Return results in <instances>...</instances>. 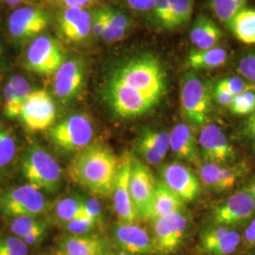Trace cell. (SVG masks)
<instances>
[{
	"label": "cell",
	"mask_w": 255,
	"mask_h": 255,
	"mask_svg": "<svg viewBox=\"0 0 255 255\" xmlns=\"http://www.w3.org/2000/svg\"><path fill=\"white\" fill-rule=\"evenodd\" d=\"M120 166V158L107 146L90 144L80 150L68 168L73 182L94 195L113 194Z\"/></svg>",
	"instance_id": "6da1fadb"
},
{
	"label": "cell",
	"mask_w": 255,
	"mask_h": 255,
	"mask_svg": "<svg viewBox=\"0 0 255 255\" xmlns=\"http://www.w3.org/2000/svg\"><path fill=\"white\" fill-rule=\"evenodd\" d=\"M112 79L158 101L165 89L163 66L150 54L139 55L128 60L119 66Z\"/></svg>",
	"instance_id": "7a4b0ae2"
},
{
	"label": "cell",
	"mask_w": 255,
	"mask_h": 255,
	"mask_svg": "<svg viewBox=\"0 0 255 255\" xmlns=\"http://www.w3.org/2000/svg\"><path fill=\"white\" fill-rule=\"evenodd\" d=\"M21 170L29 185L39 190L54 193L62 185V169L45 148L28 147L22 157Z\"/></svg>",
	"instance_id": "3957f363"
},
{
	"label": "cell",
	"mask_w": 255,
	"mask_h": 255,
	"mask_svg": "<svg viewBox=\"0 0 255 255\" xmlns=\"http://www.w3.org/2000/svg\"><path fill=\"white\" fill-rule=\"evenodd\" d=\"M181 106L185 118L196 126L209 123L211 92L207 83L194 73L186 74L181 85Z\"/></svg>",
	"instance_id": "277c9868"
},
{
	"label": "cell",
	"mask_w": 255,
	"mask_h": 255,
	"mask_svg": "<svg viewBox=\"0 0 255 255\" xmlns=\"http://www.w3.org/2000/svg\"><path fill=\"white\" fill-rule=\"evenodd\" d=\"M94 127L91 119L75 114L51 127L49 137L55 146L64 151H80L91 144Z\"/></svg>",
	"instance_id": "5b68a950"
},
{
	"label": "cell",
	"mask_w": 255,
	"mask_h": 255,
	"mask_svg": "<svg viewBox=\"0 0 255 255\" xmlns=\"http://www.w3.org/2000/svg\"><path fill=\"white\" fill-rule=\"evenodd\" d=\"M64 49L50 36H39L31 41L24 59L27 71L42 76L56 73L64 61Z\"/></svg>",
	"instance_id": "8992f818"
},
{
	"label": "cell",
	"mask_w": 255,
	"mask_h": 255,
	"mask_svg": "<svg viewBox=\"0 0 255 255\" xmlns=\"http://www.w3.org/2000/svg\"><path fill=\"white\" fill-rule=\"evenodd\" d=\"M152 221V242L154 253L159 255L173 254L185 237L189 220L182 212H175Z\"/></svg>",
	"instance_id": "52a82bcc"
},
{
	"label": "cell",
	"mask_w": 255,
	"mask_h": 255,
	"mask_svg": "<svg viewBox=\"0 0 255 255\" xmlns=\"http://www.w3.org/2000/svg\"><path fill=\"white\" fill-rule=\"evenodd\" d=\"M107 95L112 109L119 117L126 119L145 114L159 101L114 79L110 80Z\"/></svg>",
	"instance_id": "ba28073f"
},
{
	"label": "cell",
	"mask_w": 255,
	"mask_h": 255,
	"mask_svg": "<svg viewBox=\"0 0 255 255\" xmlns=\"http://www.w3.org/2000/svg\"><path fill=\"white\" fill-rule=\"evenodd\" d=\"M47 203L43 194L35 187L26 184L12 188L0 197V210L10 218L41 215Z\"/></svg>",
	"instance_id": "9c48e42d"
},
{
	"label": "cell",
	"mask_w": 255,
	"mask_h": 255,
	"mask_svg": "<svg viewBox=\"0 0 255 255\" xmlns=\"http://www.w3.org/2000/svg\"><path fill=\"white\" fill-rule=\"evenodd\" d=\"M50 21V15L45 9L26 6L11 12L8 20V30L16 42L26 43L39 37Z\"/></svg>",
	"instance_id": "30bf717a"
},
{
	"label": "cell",
	"mask_w": 255,
	"mask_h": 255,
	"mask_svg": "<svg viewBox=\"0 0 255 255\" xmlns=\"http://www.w3.org/2000/svg\"><path fill=\"white\" fill-rule=\"evenodd\" d=\"M19 118L29 131L46 130L56 119L54 101L45 90L32 91L24 101Z\"/></svg>",
	"instance_id": "8fae6325"
},
{
	"label": "cell",
	"mask_w": 255,
	"mask_h": 255,
	"mask_svg": "<svg viewBox=\"0 0 255 255\" xmlns=\"http://www.w3.org/2000/svg\"><path fill=\"white\" fill-rule=\"evenodd\" d=\"M255 200L247 189L231 195L212 211L215 225L233 227L255 218Z\"/></svg>",
	"instance_id": "7c38bea8"
},
{
	"label": "cell",
	"mask_w": 255,
	"mask_h": 255,
	"mask_svg": "<svg viewBox=\"0 0 255 255\" xmlns=\"http://www.w3.org/2000/svg\"><path fill=\"white\" fill-rule=\"evenodd\" d=\"M198 144L205 162L225 165L236 159L235 147L222 128L216 124L207 123L201 127Z\"/></svg>",
	"instance_id": "4fadbf2b"
},
{
	"label": "cell",
	"mask_w": 255,
	"mask_h": 255,
	"mask_svg": "<svg viewBox=\"0 0 255 255\" xmlns=\"http://www.w3.org/2000/svg\"><path fill=\"white\" fill-rule=\"evenodd\" d=\"M86 78V64L81 58L64 61L54 74L53 93L63 104L73 101L82 91Z\"/></svg>",
	"instance_id": "5bb4252c"
},
{
	"label": "cell",
	"mask_w": 255,
	"mask_h": 255,
	"mask_svg": "<svg viewBox=\"0 0 255 255\" xmlns=\"http://www.w3.org/2000/svg\"><path fill=\"white\" fill-rule=\"evenodd\" d=\"M153 174L149 167L139 161L132 160L129 175V195L139 219H146L156 186Z\"/></svg>",
	"instance_id": "9a60e30c"
},
{
	"label": "cell",
	"mask_w": 255,
	"mask_h": 255,
	"mask_svg": "<svg viewBox=\"0 0 255 255\" xmlns=\"http://www.w3.org/2000/svg\"><path fill=\"white\" fill-rule=\"evenodd\" d=\"M161 177L164 185L183 202L196 200L201 191L199 178L182 163L165 164L162 167Z\"/></svg>",
	"instance_id": "2e32d148"
},
{
	"label": "cell",
	"mask_w": 255,
	"mask_h": 255,
	"mask_svg": "<svg viewBox=\"0 0 255 255\" xmlns=\"http://www.w3.org/2000/svg\"><path fill=\"white\" fill-rule=\"evenodd\" d=\"M132 158L129 155H123L120 158L118 178L113 191L114 209L119 218V222L132 223L139 219L129 195V175L131 170Z\"/></svg>",
	"instance_id": "e0dca14e"
},
{
	"label": "cell",
	"mask_w": 255,
	"mask_h": 255,
	"mask_svg": "<svg viewBox=\"0 0 255 255\" xmlns=\"http://www.w3.org/2000/svg\"><path fill=\"white\" fill-rule=\"evenodd\" d=\"M114 238L119 249L132 255H147L154 253L151 236L136 222H119L114 231Z\"/></svg>",
	"instance_id": "ac0fdd59"
},
{
	"label": "cell",
	"mask_w": 255,
	"mask_h": 255,
	"mask_svg": "<svg viewBox=\"0 0 255 255\" xmlns=\"http://www.w3.org/2000/svg\"><path fill=\"white\" fill-rule=\"evenodd\" d=\"M241 244V236L232 227L215 225L201 236V252L210 255H232Z\"/></svg>",
	"instance_id": "d6986e66"
},
{
	"label": "cell",
	"mask_w": 255,
	"mask_h": 255,
	"mask_svg": "<svg viewBox=\"0 0 255 255\" xmlns=\"http://www.w3.org/2000/svg\"><path fill=\"white\" fill-rule=\"evenodd\" d=\"M169 148L173 154L197 167L201 164V155L198 140L191 128L185 124H177L169 133Z\"/></svg>",
	"instance_id": "ffe728a7"
},
{
	"label": "cell",
	"mask_w": 255,
	"mask_h": 255,
	"mask_svg": "<svg viewBox=\"0 0 255 255\" xmlns=\"http://www.w3.org/2000/svg\"><path fill=\"white\" fill-rule=\"evenodd\" d=\"M107 242L101 237L87 236H66L57 247L56 255H106Z\"/></svg>",
	"instance_id": "44dd1931"
},
{
	"label": "cell",
	"mask_w": 255,
	"mask_h": 255,
	"mask_svg": "<svg viewBox=\"0 0 255 255\" xmlns=\"http://www.w3.org/2000/svg\"><path fill=\"white\" fill-rule=\"evenodd\" d=\"M138 150L147 164H160L169 150V133L146 130L139 139Z\"/></svg>",
	"instance_id": "7402d4cb"
},
{
	"label": "cell",
	"mask_w": 255,
	"mask_h": 255,
	"mask_svg": "<svg viewBox=\"0 0 255 255\" xmlns=\"http://www.w3.org/2000/svg\"><path fill=\"white\" fill-rule=\"evenodd\" d=\"M184 202L162 182H156L154 194L146 219L153 220L183 210Z\"/></svg>",
	"instance_id": "603a6c76"
},
{
	"label": "cell",
	"mask_w": 255,
	"mask_h": 255,
	"mask_svg": "<svg viewBox=\"0 0 255 255\" xmlns=\"http://www.w3.org/2000/svg\"><path fill=\"white\" fill-rule=\"evenodd\" d=\"M189 37L196 49L204 50L217 46L222 38V32L212 19L200 15L192 26Z\"/></svg>",
	"instance_id": "cb8c5ba5"
},
{
	"label": "cell",
	"mask_w": 255,
	"mask_h": 255,
	"mask_svg": "<svg viewBox=\"0 0 255 255\" xmlns=\"http://www.w3.org/2000/svg\"><path fill=\"white\" fill-rule=\"evenodd\" d=\"M228 60V52L222 47L195 49L187 56L186 64L194 70H210L222 66Z\"/></svg>",
	"instance_id": "d4e9b609"
},
{
	"label": "cell",
	"mask_w": 255,
	"mask_h": 255,
	"mask_svg": "<svg viewBox=\"0 0 255 255\" xmlns=\"http://www.w3.org/2000/svg\"><path fill=\"white\" fill-rule=\"evenodd\" d=\"M227 26L238 41L255 45V9L244 8L239 10Z\"/></svg>",
	"instance_id": "484cf974"
},
{
	"label": "cell",
	"mask_w": 255,
	"mask_h": 255,
	"mask_svg": "<svg viewBox=\"0 0 255 255\" xmlns=\"http://www.w3.org/2000/svg\"><path fill=\"white\" fill-rule=\"evenodd\" d=\"M17 153L15 135L8 128L0 126V174L13 163Z\"/></svg>",
	"instance_id": "4316f807"
},
{
	"label": "cell",
	"mask_w": 255,
	"mask_h": 255,
	"mask_svg": "<svg viewBox=\"0 0 255 255\" xmlns=\"http://www.w3.org/2000/svg\"><path fill=\"white\" fill-rule=\"evenodd\" d=\"M91 12L83 9L79 20L60 36L67 43H81L91 33Z\"/></svg>",
	"instance_id": "83f0119b"
},
{
	"label": "cell",
	"mask_w": 255,
	"mask_h": 255,
	"mask_svg": "<svg viewBox=\"0 0 255 255\" xmlns=\"http://www.w3.org/2000/svg\"><path fill=\"white\" fill-rule=\"evenodd\" d=\"M54 215L56 219L63 224L72 219L84 217L82 211V199L64 198L55 205Z\"/></svg>",
	"instance_id": "f1b7e54d"
},
{
	"label": "cell",
	"mask_w": 255,
	"mask_h": 255,
	"mask_svg": "<svg viewBox=\"0 0 255 255\" xmlns=\"http://www.w3.org/2000/svg\"><path fill=\"white\" fill-rule=\"evenodd\" d=\"M248 170V164L244 162L237 164H225L221 166L217 192L227 191L232 189Z\"/></svg>",
	"instance_id": "f546056e"
},
{
	"label": "cell",
	"mask_w": 255,
	"mask_h": 255,
	"mask_svg": "<svg viewBox=\"0 0 255 255\" xmlns=\"http://www.w3.org/2000/svg\"><path fill=\"white\" fill-rule=\"evenodd\" d=\"M247 0H210V7L216 17L228 25L237 12L244 9Z\"/></svg>",
	"instance_id": "4dcf8cb0"
},
{
	"label": "cell",
	"mask_w": 255,
	"mask_h": 255,
	"mask_svg": "<svg viewBox=\"0 0 255 255\" xmlns=\"http://www.w3.org/2000/svg\"><path fill=\"white\" fill-rule=\"evenodd\" d=\"M170 6V21L168 29L182 27L192 17L194 0H168Z\"/></svg>",
	"instance_id": "1f68e13d"
},
{
	"label": "cell",
	"mask_w": 255,
	"mask_h": 255,
	"mask_svg": "<svg viewBox=\"0 0 255 255\" xmlns=\"http://www.w3.org/2000/svg\"><path fill=\"white\" fill-rule=\"evenodd\" d=\"M9 229L14 236L22 238L33 232L46 230V224L33 217H17L11 220Z\"/></svg>",
	"instance_id": "d6a6232c"
},
{
	"label": "cell",
	"mask_w": 255,
	"mask_h": 255,
	"mask_svg": "<svg viewBox=\"0 0 255 255\" xmlns=\"http://www.w3.org/2000/svg\"><path fill=\"white\" fill-rule=\"evenodd\" d=\"M237 116H248L255 113V91H248L236 96L229 106Z\"/></svg>",
	"instance_id": "836d02e7"
},
{
	"label": "cell",
	"mask_w": 255,
	"mask_h": 255,
	"mask_svg": "<svg viewBox=\"0 0 255 255\" xmlns=\"http://www.w3.org/2000/svg\"><path fill=\"white\" fill-rule=\"evenodd\" d=\"M221 166L210 162H205L198 166L199 180L206 188L217 191Z\"/></svg>",
	"instance_id": "e575fe53"
},
{
	"label": "cell",
	"mask_w": 255,
	"mask_h": 255,
	"mask_svg": "<svg viewBox=\"0 0 255 255\" xmlns=\"http://www.w3.org/2000/svg\"><path fill=\"white\" fill-rule=\"evenodd\" d=\"M217 88L225 90L232 94L234 97L248 91H255V85L247 82L241 77H231L220 80L217 85Z\"/></svg>",
	"instance_id": "d590c367"
},
{
	"label": "cell",
	"mask_w": 255,
	"mask_h": 255,
	"mask_svg": "<svg viewBox=\"0 0 255 255\" xmlns=\"http://www.w3.org/2000/svg\"><path fill=\"white\" fill-rule=\"evenodd\" d=\"M101 221L89 219L87 217H82L78 219H72L68 222H65L64 229L73 236H85L93 232L100 225Z\"/></svg>",
	"instance_id": "8d00e7d4"
},
{
	"label": "cell",
	"mask_w": 255,
	"mask_h": 255,
	"mask_svg": "<svg viewBox=\"0 0 255 255\" xmlns=\"http://www.w3.org/2000/svg\"><path fill=\"white\" fill-rule=\"evenodd\" d=\"M7 83L15 101L22 107L24 101H26L28 95L32 92L29 82H27L25 77L21 75H13L9 78Z\"/></svg>",
	"instance_id": "74e56055"
},
{
	"label": "cell",
	"mask_w": 255,
	"mask_h": 255,
	"mask_svg": "<svg viewBox=\"0 0 255 255\" xmlns=\"http://www.w3.org/2000/svg\"><path fill=\"white\" fill-rule=\"evenodd\" d=\"M28 246L19 237H0V254L8 255H27Z\"/></svg>",
	"instance_id": "f35d334b"
},
{
	"label": "cell",
	"mask_w": 255,
	"mask_h": 255,
	"mask_svg": "<svg viewBox=\"0 0 255 255\" xmlns=\"http://www.w3.org/2000/svg\"><path fill=\"white\" fill-rule=\"evenodd\" d=\"M237 71L241 78L255 85V51L244 55L239 60Z\"/></svg>",
	"instance_id": "ab89813d"
},
{
	"label": "cell",
	"mask_w": 255,
	"mask_h": 255,
	"mask_svg": "<svg viewBox=\"0 0 255 255\" xmlns=\"http://www.w3.org/2000/svg\"><path fill=\"white\" fill-rule=\"evenodd\" d=\"M83 9L82 8H64L58 17V32L62 35L64 31H66L69 27H72L74 24L79 20L82 15Z\"/></svg>",
	"instance_id": "60d3db41"
},
{
	"label": "cell",
	"mask_w": 255,
	"mask_h": 255,
	"mask_svg": "<svg viewBox=\"0 0 255 255\" xmlns=\"http://www.w3.org/2000/svg\"><path fill=\"white\" fill-rule=\"evenodd\" d=\"M107 21L106 24L110 27L118 28L131 29L133 21L128 16L127 14L119 9L105 8Z\"/></svg>",
	"instance_id": "b9f144b4"
},
{
	"label": "cell",
	"mask_w": 255,
	"mask_h": 255,
	"mask_svg": "<svg viewBox=\"0 0 255 255\" xmlns=\"http://www.w3.org/2000/svg\"><path fill=\"white\" fill-rule=\"evenodd\" d=\"M3 99H4V104H3L4 116L9 119L19 118L22 107L19 105L17 101H15L7 82L3 87Z\"/></svg>",
	"instance_id": "7bdbcfd3"
},
{
	"label": "cell",
	"mask_w": 255,
	"mask_h": 255,
	"mask_svg": "<svg viewBox=\"0 0 255 255\" xmlns=\"http://www.w3.org/2000/svg\"><path fill=\"white\" fill-rule=\"evenodd\" d=\"M152 12L156 22L161 27L168 29L170 21V6L168 0H156Z\"/></svg>",
	"instance_id": "ee69618b"
},
{
	"label": "cell",
	"mask_w": 255,
	"mask_h": 255,
	"mask_svg": "<svg viewBox=\"0 0 255 255\" xmlns=\"http://www.w3.org/2000/svg\"><path fill=\"white\" fill-rule=\"evenodd\" d=\"M82 211L84 217L101 222L102 209L101 203L96 199H82Z\"/></svg>",
	"instance_id": "f6af8a7d"
},
{
	"label": "cell",
	"mask_w": 255,
	"mask_h": 255,
	"mask_svg": "<svg viewBox=\"0 0 255 255\" xmlns=\"http://www.w3.org/2000/svg\"><path fill=\"white\" fill-rule=\"evenodd\" d=\"M106 21H107V17H106L105 8L94 10V12L92 14L91 26V33L93 34V36L97 37V38L101 36L102 31L106 26Z\"/></svg>",
	"instance_id": "bcb514c9"
},
{
	"label": "cell",
	"mask_w": 255,
	"mask_h": 255,
	"mask_svg": "<svg viewBox=\"0 0 255 255\" xmlns=\"http://www.w3.org/2000/svg\"><path fill=\"white\" fill-rule=\"evenodd\" d=\"M130 29L126 28H118V27H110L107 24L104 27L101 38L106 43H113L120 41L127 36Z\"/></svg>",
	"instance_id": "7dc6e473"
},
{
	"label": "cell",
	"mask_w": 255,
	"mask_h": 255,
	"mask_svg": "<svg viewBox=\"0 0 255 255\" xmlns=\"http://www.w3.org/2000/svg\"><path fill=\"white\" fill-rule=\"evenodd\" d=\"M241 243H243L246 249L255 248V217L251 219L245 229L244 234L241 237Z\"/></svg>",
	"instance_id": "c3c4849f"
},
{
	"label": "cell",
	"mask_w": 255,
	"mask_h": 255,
	"mask_svg": "<svg viewBox=\"0 0 255 255\" xmlns=\"http://www.w3.org/2000/svg\"><path fill=\"white\" fill-rule=\"evenodd\" d=\"M128 7L136 11H150L154 8L156 0H123Z\"/></svg>",
	"instance_id": "681fc988"
},
{
	"label": "cell",
	"mask_w": 255,
	"mask_h": 255,
	"mask_svg": "<svg viewBox=\"0 0 255 255\" xmlns=\"http://www.w3.org/2000/svg\"><path fill=\"white\" fill-rule=\"evenodd\" d=\"M214 98H215L216 101H217L219 104H220V105L229 107V106L231 105V103H232V101H233L235 97H234L232 94H230L229 92L215 87V90H214Z\"/></svg>",
	"instance_id": "f907efd6"
},
{
	"label": "cell",
	"mask_w": 255,
	"mask_h": 255,
	"mask_svg": "<svg viewBox=\"0 0 255 255\" xmlns=\"http://www.w3.org/2000/svg\"><path fill=\"white\" fill-rule=\"evenodd\" d=\"M57 3L60 5L64 6V8H70V7H75V8H85L90 5H93L96 3L98 0H55Z\"/></svg>",
	"instance_id": "816d5d0a"
},
{
	"label": "cell",
	"mask_w": 255,
	"mask_h": 255,
	"mask_svg": "<svg viewBox=\"0 0 255 255\" xmlns=\"http://www.w3.org/2000/svg\"><path fill=\"white\" fill-rule=\"evenodd\" d=\"M46 230L33 232L26 237H22L21 239L27 244V246H33V245L38 244L43 239V237H45V235H46Z\"/></svg>",
	"instance_id": "f5cc1de1"
},
{
	"label": "cell",
	"mask_w": 255,
	"mask_h": 255,
	"mask_svg": "<svg viewBox=\"0 0 255 255\" xmlns=\"http://www.w3.org/2000/svg\"><path fill=\"white\" fill-rule=\"evenodd\" d=\"M246 189L252 194V196L254 197V199L255 200V178H254V179L250 182Z\"/></svg>",
	"instance_id": "db71d44e"
},
{
	"label": "cell",
	"mask_w": 255,
	"mask_h": 255,
	"mask_svg": "<svg viewBox=\"0 0 255 255\" xmlns=\"http://www.w3.org/2000/svg\"><path fill=\"white\" fill-rule=\"evenodd\" d=\"M248 131L250 133V136L253 139L255 145V126H250L248 125Z\"/></svg>",
	"instance_id": "11a10c76"
},
{
	"label": "cell",
	"mask_w": 255,
	"mask_h": 255,
	"mask_svg": "<svg viewBox=\"0 0 255 255\" xmlns=\"http://www.w3.org/2000/svg\"><path fill=\"white\" fill-rule=\"evenodd\" d=\"M4 1H5L6 4L9 5V6H16V5L20 4L21 2H23L24 0H4Z\"/></svg>",
	"instance_id": "9f6ffc18"
},
{
	"label": "cell",
	"mask_w": 255,
	"mask_h": 255,
	"mask_svg": "<svg viewBox=\"0 0 255 255\" xmlns=\"http://www.w3.org/2000/svg\"><path fill=\"white\" fill-rule=\"evenodd\" d=\"M106 255H129V254H128V253H125V252H123V251H120V252H113V253H110L108 252V254Z\"/></svg>",
	"instance_id": "6f0895ef"
},
{
	"label": "cell",
	"mask_w": 255,
	"mask_h": 255,
	"mask_svg": "<svg viewBox=\"0 0 255 255\" xmlns=\"http://www.w3.org/2000/svg\"><path fill=\"white\" fill-rule=\"evenodd\" d=\"M250 126H255V113L253 114V116L251 117V119L249 120V124Z\"/></svg>",
	"instance_id": "680465c9"
},
{
	"label": "cell",
	"mask_w": 255,
	"mask_h": 255,
	"mask_svg": "<svg viewBox=\"0 0 255 255\" xmlns=\"http://www.w3.org/2000/svg\"><path fill=\"white\" fill-rule=\"evenodd\" d=\"M2 54H3V47L2 46H0V57L2 56Z\"/></svg>",
	"instance_id": "91938a15"
},
{
	"label": "cell",
	"mask_w": 255,
	"mask_h": 255,
	"mask_svg": "<svg viewBox=\"0 0 255 255\" xmlns=\"http://www.w3.org/2000/svg\"><path fill=\"white\" fill-rule=\"evenodd\" d=\"M1 2H2V0H0V5H1Z\"/></svg>",
	"instance_id": "94428289"
},
{
	"label": "cell",
	"mask_w": 255,
	"mask_h": 255,
	"mask_svg": "<svg viewBox=\"0 0 255 255\" xmlns=\"http://www.w3.org/2000/svg\"><path fill=\"white\" fill-rule=\"evenodd\" d=\"M0 255H1V254H0Z\"/></svg>",
	"instance_id": "6125c7cd"
},
{
	"label": "cell",
	"mask_w": 255,
	"mask_h": 255,
	"mask_svg": "<svg viewBox=\"0 0 255 255\" xmlns=\"http://www.w3.org/2000/svg\"></svg>",
	"instance_id": "be15d7a7"
},
{
	"label": "cell",
	"mask_w": 255,
	"mask_h": 255,
	"mask_svg": "<svg viewBox=\"0 0 255 255\" xmlns=\"http://www.w3.org/2000/svg\"><path fill=\"white\" fill-rule=\"evenodd\" d=\"M0 46H1V44H0Z\"/></svg>",
	"instance_id": "e7e4bbea"
}]
</instances>
